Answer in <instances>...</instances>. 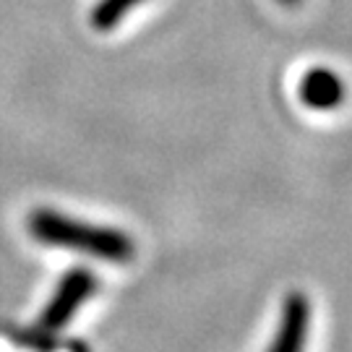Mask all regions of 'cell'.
<instances>
[{
  "instance_id": "6da1fadb",
  "label": "cell",
  "mask_w": 352,
  "mask_h": 352,
  "mask_svg": "<svg viewBox=\"0 0 352 352\" xmlns=\"http://www.w3.org/2000/svg\"><path fill=\"white\" fill-rule=\"evenodd\" d=\"M26 225H29L32 238L45 245H52V248L87 253V256L104 258L113 264L128 261L133 256V240L128 238L123 230L78 222L74 217L55 212V209H34L29 214Z\"/></svg>"
},
{
  "instance_id": "7a4b0ae2",
  "label": "cell",
  "mask_w": 352,
  "mask_h": 352,
  "mask_svg": "<svg viewBox=\"0 0 352 352\" xmlns=\"http://www.w3.org/2000/svg\"><path fill=\"white\" fill-rule=\"evenodd\" d=\"M94 289H97V277H94L89 269H71V272L58 282L55 295L50 298L45 314L39 318V327L47 329V331L63 329L76 316V311L94 295Z\"/></svg>"
},
{
  "instance_id": "3957f363",
  "label": "cell",
  "mask_w": 352,
  "mask_h": 352,
  "mask_svg": "<svg viewBox=\"0 0 352 352\" xmlns=\"http://www.w3.org/2000/svg\"><path fill=\"white\" fill-rule=\"evenodd\" d=\"M311 327V302L302 292H289L282 302L279 329L266 352H302Z\"/></svg>"
},
{
  "instance_id": "277c9868",
  "label": "cell",
  "mask_w": 352,
  "mask_h": 352,
  "mask_svg": "<svg viewBox=\"0 0 352 352\" xmlns=\"http://www.w3.org/2000/svg\"><path fill=\"white\" fill-rule=\"evenodd\" d=\"M298 94L311 110H334L344 100V84L331 68H311L300 78Z\"/></svg>"
},
{
  "instance_id": "5b68a950",
  "label": "cell",
  "mask_w": 352,
  "mask_h": 352,
  "mask_svg": "<svg viewBox=\"0 0 352 352\" xmlns=\"http://www.w3.org/2000/svg\"><path fill=\"white\" fill-rule=\"evenodd\" d=\"M141 0H97V6L91 8L89 21L97 32H110L128 16L133 6H139Z\"/></svg>"
},
{
  "instance_id": "8992f818",
  "label": "cell",
  "mask_w": 352,
  "mask_h": 352,
  "mask_svg": "<svg viewBox=\"0 0 352 352\" xmlns=\"http://www.w3.org/2000/svg\"><path fill=\"white\" fill-rule=\"evenodd\" d=\"M279 3H287V6H292V3H298V0H279Z\"/></svg>"
}]
</instances>
